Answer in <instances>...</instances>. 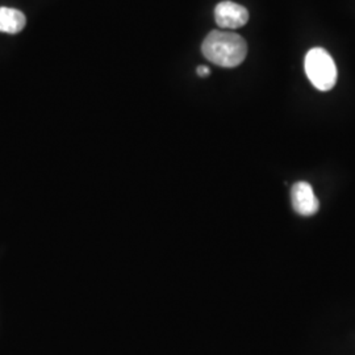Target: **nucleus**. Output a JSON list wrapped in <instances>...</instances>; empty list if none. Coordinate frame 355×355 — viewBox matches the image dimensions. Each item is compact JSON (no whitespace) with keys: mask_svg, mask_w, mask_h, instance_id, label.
<instances>
[{"mask_svg":"<svg viewBox=\"0 0 355 355\" xmlns=\"http://www.w3.org/2000/svg\"><path fill=\"white\" fill-rule=\"evenodd\" d=\"M203 55L221 67L241 64L248 54V44L240 35L228 31H212L202 45Z\"/></svg>","mask_w":355,"mask_h":355,"instance_id":"1","label":"nucleus"},{"mask_svg":"<svg viewBox=\"0 0 355 355\" xmlns=\"http://www.w3.org/2000/svg\"><path fill=\"white\" fill-rule=\"evenodd\" d=\"M305 74L320 91H329L337 82V66L328 51L313 48L305 55Z\"/></svg>","mask_w":355,"mask_h":355,"instance_id":"2","label":"nucleus"},{"mask_svg":"<svg viewBox=\"0 0 355 355\" xmlns=\"http://www.w3.org/2000/svg\"><path fill=\"white\" fill-rule=\"evenodd\" d=\"M215 19L223 29H239L249 21V12L243 6L227 0L216 6Z\"/></svg>","mask_w":355,"mask_h":355,"instance_id":"3","label":"nucleus"},{"mask_svg":"<svg viewBox=\"0 0 355 355\" xmlns=\"http://www.w3.org/2000/svg\"><path fill=\"white\" fill-rule=\"evenodd\" d=\"M291 200L293 209L302 216L315 215L320 207L315 191L306 182H297L296 184H293Z\"/></svg>","mask_w":355,"mask_h":355,"instance_id":"4","label":"nucleus"},{"mask_svg":"<svg viewBox=\"0 0 355 355\" xmlns=\"http://www.w3.org/2000/svg\"><path fill=\"white\" fill-rule=\"evenodd\" d=\"M26 24V15L8 7H0V32L15 35L24 29Z\"/></svg>","mask_w":355,"mask_h":355,"instance_id":"5","label":"nucleus"},{"mask_svg":"<svg viewBox=\"0 0 355 355\" xmlns=\"http://www.w3.org/2000/svg\"><path fill=\"white\" fill-rule=\"evenodd\" d=\"M196 73H198V76H208L211 74V70H209V67H207V66H199L198 67V70H196Z\"/></svg>","mask_w":355,"mask_h":355,"instance_id":"6","label":"nucleus"}]
</instances>
